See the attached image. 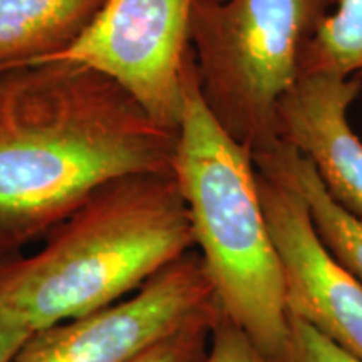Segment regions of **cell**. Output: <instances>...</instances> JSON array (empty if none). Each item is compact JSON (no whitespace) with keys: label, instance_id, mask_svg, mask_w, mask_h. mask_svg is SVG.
Segmentation results:
<instances>
[{"label":"cell","instance_id":"5bb4252c","mask_svg":"<svg viewBox=\"0 0 362 362\" xmlns=\"http://www.w3.org/2000/svg\"><path fill=\"white\" fill-rule=\"evenodd\" d=\"M206 362H274L257 349L250 337L221 314L211 332Z\"/></svg>","mask_w":362,"mask_h":362},{"label":"cell","instance_id":"8fae6325","mask_svg":"<svg viewBox=\"0 0 362 362\" xmlns=\"http://www.w3.org/2000/svg\"><path fill=\"white\" fill-rule=\"evenodd\" d=\"M330 72L362 79V0H337L304 59V76Z\"/></svg>","mask_w":362,"mask_h":362},{"label":"cell","instance_id":"9c48e42d","mask_svg":"<svg viewBox=\"0 0 362 362\" xmlns=\"http://www.w3.org/2000/svg\"><path fill=\"white\" fill-rule=\"evenodd\" d=\"M252 158L259 173L300 194L325 250L362 284V220L330 197L314 165L284 141Z\"/></svg>","mask_w":362,"mask_h":362},{"label":"cell","instance_id":"6da1fadb","mask_svg":"<svg viewBox=\"0 0 362 362\" xmlns=\"http://www.w3.org/2000/svg\"><path fill=\"white\" fill-rule=\"evenodd\" d=\"M178 131L69 61L0 72V257L44 238L104 185L173 173Z\"/></svg>","mask_w":362,"mask_h":362},{"label":"cell","instance_id":"3957f363","mask_svg":"<svg viewBox=\"0 0 362 362\" xmlns=\"http://www.w3.org/2000/svg\"><path fill=\"white\" fill-rule=\"evenodd\" d=\"M173 175L216 304L274 362L287 356L285 282L262 208L252 151L221 128L198 86L193 51L185 74Z\"/></svg>","mask_w":362,"mask_h":362},{"label":"cell","instance_id":"5b68a950","mask_svg":"<svg viewBox=\"0 0 362 362\" xmlns=\"http://www.w3.org/2000/svg\"><path fill=\"white\" fill-rule=\"evenodd\" d=\"M193 2L104 0L84 33L45 61L94 69L121 86L158 124L178 131Z\"/></svg>","mask_w":362,"mask_h":362},{"label":"cell","instance_id":"30bf717a","mask_svg":"<svg viewBox=\"0 0 362 362\" xmlns=\"http://www.w3.org/2000/svg\"><path fill=\"white\" fill-rule=\"evenodd\" d=\"M104 0H0V72L56 56L90 24Z\"/></svg>","mask_w":362,"mask_h":362},{"label":"cell","instance_id":"9a60e30c","mask_svg":"<svg viewBox=\"0 0 362 362\" xmlns=\"http://www.w3.org/2000/svg\"><path fill=\"white\" fill-rule=\"evenodd\" d=\"M33 334L24 320L0 307V362H13Z\"/></svg>","mask_w":362,"mask_h":362},{"label":"cell","instance_id":"52a82bcc","mask_svg":"<svg viewBox=\"0 0 362 362\" xmlns=\"http://www.w3.org/2000/svg\"><path fill=\"white\" fill-rule=\"evenodd\" d=\"M257 185L282 264L288 314L362 362V284L325 250L296 189L259 171Z\"/></svg>","mask_w":362,"mask_h":362},{"label":"cell","instance_id":"8992f818","mask_svg":"<svg viewBox=\"0 0 362 362\" xmlns=\"http://www.w3.org/2000/svg\"><path fill=\"white\" fill-rule=\"evenodd\" d=\"M216 310L220 307L205 264L192 250L131 297L34 332L13 362H128L151 344Z\"/></svg>","mask_w":362,"mask_h":362},{"label":"cell","instance_id":"7c38bea8","mask_svg":"<svg viewBox=\"0 0 362 362\" xmlns=\"http://www.w3.org/2000/svg\"><path fill=\"white\" fill-rule=\"evenodd\" d=\"M220 310L206 314L160 339L128 362H206L211 332Z\"/></svg>","mask_w":362,"mask_h":362},{"label":"cell","instance_id":"7a4b0ae2","mask_svg":"<svg viewBox=\"0 0 362 362\" xmlns=\"http://www.w3.org/2000/svg\"><path fill=\"white\" fill-rule=\"evenodd\" d=\"M33 255L0 257V307L34 332L123 300L192 252V218L173 173L104 185Z\"/></svg>","mask_w":362,"mask_h":362},{"label":"cell","instance_id":"4fadbf2b","mask_svg":"<svg viewBox=\"0 0 362 362\" xmlns=\"http://www.w3.org/2000/svg\"><path fill=\"white\" fill-rule=\"evenodd\" d=\"M288 322L291 337L284 362H359L304 320L288 314Z\"/></svg>","mask_w":362,"mask_h":362},{"label":"cell","instance_id":"277c9868","mask_svg":"<svg viewBox=\"0 0 362 362\" xmlns=\"http://www.w3.org/2000/svg\"><path fill=\"white\" fill-rule=\"evenodd\" d=\"M337 0H194L189 17L200 93L235 141L275 146L279 103L304 76V59Z\"/></svg>","mask_w":362,"mask_h":362},{"label":"cell","instance_id":"ba28073f","mask_svg":"<svg viewBox=\"0 0 362 362\" xmlns=\"http://www.w3.org/2000/svg\"><path fill=\"white\" fill-rule=\"evenodd\" d=\"M362 93L359 76H302L279 103V138L309 160L325 189L362 220V141L349 110Z\"/></svg>","mask_w":362,"mask_h":362}]
</instances>
